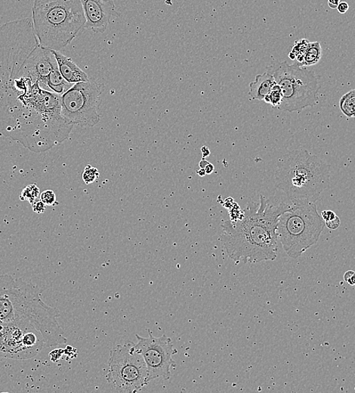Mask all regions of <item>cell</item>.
<instances>
[{"mask_svg": "<svg viewBox=\"0 0 355 393\" xmlns=\"http://www.w3.org/2000/svg\"><path fill=\"white\" fill-rule=\"evenodd\" d=\"M58 68L52 51L40 45L33 20L0 26V136L37 153L66 140L74 126L61 116V95L50 83Z\"/></svg>", "mask_w": 355, "mask_h": 393, "instance_id": "6da1fadb", "label": "cell"}, {"mask_svg": "<svg viewBox=\"0 0 355 393\" xmlns=\"http://www.w3.org/2000/svg\"><path fill=\"white\" fill-rule=\"evenodd\" d=\"M289 208L285 202L272 205L262 194L260 203L249 201L240 219L222 225L220 241L229 258L244 264L276 259L278 219Z\"/></svg>", "mask_w": 355, "mask_h": 393, "instance_id": "7a4b0ae2", "label": "cell"}, {"mask_svg": "<svg viewBox=\"0 0 355 393\" xmlns=\"http://www.w3.org/2000/svg\"><path fill=\"white\" fill-rule=\"evenodd\" d=\"M59 317V310L45 304L37 286L0 275V323L33 326L43 334L46 347L50 348L67 342Z\"/></svg>", "mask_w": 355, "mask_h": 393, "instance_id": "3957f363", "label": "cell"}, {"mask_svg": "<svg viewBox=\"0 0 355 393\" xmlns=\"http://www.w3.org/2000/svg\"><path fill=\"white\" fill-rule=\"evenodd\" d=\"M276 179L290 201L316 203L330 184V165L308 151L295 150L278 161Z\"/></svg>", "mask_w": 355, "mask_h": 393, "instance_id": "277c9868", "label": "cell"}, {"mask_svg": "<svg viewBox=\"0 0 355 393\" xmlns=\"http://www.w3.org/2000/svg\"><path fill=\"white\" fill-rule=\"evenodd\" d=\"M32 20L40 45L59 52L86 28L81 0H35Z\"/></svg>", "mask_w": 355, "mask_h": 393, "instance_id": "5b68a950", "label": "cell"}, {"mask_svg": "<svg viewBox=\"0 0 355 393\" xmlns=\"http://www.w3.org/2000/svg\"><path fill=\"white\" fill-rule=\"evenodd\" d=\"M326 226L316 203L292 202L278 219L277 234L288 257L296 259L318 243Z\"/></svg>", "mask_w": 355, "mask_h": 393, "instance_id": "8992f818", "label": "cell"}, {"mask_svg": "<svg viewBox=\"0 0 355 393\" xmlns=\"http://www.w3.org/2000/svg\"><path fill=\"white\" fill-rule=\"evenodd\" d=\"M268 69L280 88L283 100L278 109L285 112L300 111L318 103V78L313 71L296 63L274 62Z\"/></svg>", "mask_w": 355, "mask_h": 393, "instance_id": "52a82bcc", "label": "cell"}, {"mask_svg": "<svg viewBox=\"0 0 355 393\" xmlns=\"http://www.w3.org/2000/svg\"><path fill=\"white\" fill-rule=\"evenodd\" d=\"M148 372L142 356L128 341L113 348L108 362L106 380L116 392H140L149 383Z\"/></svg>", "mask_w": 355, "mask_h": 393, "instance_id": "ba28073f", "label": "cell"}, {"mask_svg": "<svg viewBox=\"0 0 355 393\" xmlns=\"http://www.w3.org/2000/svg\"><path fill=\"white\" fill-rule=\"evenodd\" d=\"M104 85L94 79L73 85L61 95V116L70 125L93 127L100 120Z\"/></svg>", "mask_w": 355, "mask_h": 393, "instance_id": "9c48e42d", "label": "cell"}, {"mask_svg": "<svg viewBox=\"0 0 355 393\" xmlns=\"http://www.w3.org/2000/svg\"><path fill=\"white\" fill-rule=\"evenodd\" d=\"M46 347L44 336L35 327L15 323H0V357L27 360Z\"/></svg>", "mask_w": 355, "mask_h": 393, "instance_id": "30bf717a", "label": "cell"}, {"mask_svg": "<svg viewBox=\"0 0 355 393\" xmlns=\"http://www.w3.org/2000/svg\"><path fill=\"white\" fill-rule=\"evenodd\" d=\"M149 338H142L135 334L138 342L134 348L142 356L148 372V381L162 378L167 381L171 378V369L175 367L173 356L178 351L173 346L171 338L163 335L155 338L150 330Z\"/></svg>", "mask_w": 355, "mask_h": 393, "instance_id": "8fae6325", "label": "cell"}, {"mask_svg": "<svg viewBox=\"0 0 355 393\" xmlns=\"http://www.w3.org/2000/svg\"><path fill=\"white\" fill-rule=\"evenodd\" d=\"M86 18V29L94 33H104L110 24L112 17L120 15L115 0H81Z\"/></svg>", "mask_w": 355, "mask_h": 393, "instance_id": "7c38bea8", "label": "cell"}, {"mask_svg": "<svg viewBox=\"0 0 355 393\" xmlns=\"http://www.w3.org/2000/svg\"><path fill=\"white\" fill-rule=\"evenodd\" d=\"M52 52L56 60H57L61 75L68 83L75 84L90 80L86 73L80 69L68 57L64 56L57 51H52Z\"/></svg>", "mask_w": 355, "mask_h": 393, "instance_id": "4fadbf2b", "label": "cell"}, {"mask_svg": "<svg viewBox=\"0 0 355 393\" xmlns=\"http://www.w3.org/2000/svg\"><path fill=\"white\" fill-rule=\"evenodd\" d=\"M276 84V80L267 68L262 75H258L255 81L249 84V95L252 100L263 101Z\"/></svg>", "mask_w": 355, "mask_h": 393, "instance_id": "5bb4252c", "label": "cell"}, {"mask_svg": "<svg viewBox=\"0 0 355 393\" xmlns=\"http://www.w3.org/2000/svg\"><path fill=\"white\" fill-rule=\"evenodd\" d=\"M322 55V48L319 42L310 44L307 53L305 55L304 61L300 67L305 68L312 66L318 64Z\"/></svg>", "mask_w": 355, "mask_h": 393, "instance_id": "9a60e30c", "label": "cell"}, {"mask_svg": "<svg viewBox=\"0 0 355 393\" xmlns=\"http://www.w3.org/2000/svg\"><path fill=\"white\" fill-rule=\"evenodd\" d=\"M340 107L346 117L355 118V89L342 96Z\"/></svg>", "mask_w": 355, "mask_h": 393, "instance_id": "2e32d148", "label": "cell"}, {"mask_svg": "<svg viewBox=\"0 0 355 393\" xmlns=\"http://www.w3.org/2000/svg\"><path fill=\"white\" fill-rule=\"evenodd\" d=\"M311 42L308 39H301L296 41L294 46H293L292 52L296 60V64L301 66L306 53H307L308 48L310 46Z\"/></svg>", "mask_w": 355, "mask_h": 393, "instance_id": "e0dca14e", "label": "cell"}, {"mask_svg": "<svg viewBox=\"0 0 355 393\" xmlns=\"http://www.w3.org/2000/svg\"><path fill=\"white\" fill-rule=\"evenodd\" d=\"M39 194V188L37 185H29L23 188L19 199L21 201H28L30 204H33L37 201Z\"/></svg>", "mask_w": 355, "mask_h": 393, "instance_id": "ac0fdd59", "label": "cell"}, {"mask_svg": "<svg viewBox=\"0 0 355 393\" xmlns=\"http://www.w3.org/2000/svg\"><path fill=\"white\" fill-rule=\"evenodd\" d=\"M282 100H283V95H282L280 88L276 84L271 89L270 93L265 97L263 101L272 105V107L278 109Z\"/></svg>", "mask_w": 355, "mask_h": 393, "instance_id": "d6986e66", "label": "cell"}, {"mask_svg": "<svg viewBox=\"0 0 355 393\" xmlns=\"http://www.w3.org/2000/svg\"><path fill=\"white\" fill-rule=\"evenodd\" d=\"M99 177V172L98 169L88 165L84 172L83 179L86 184H92L96 181Z\"/></svg>", "mask_w": 355, "mask_h": 393, "instance_id": "ffe728a7", "label": "cell"}, {"mask_svg": "<svg viewBox=\"0 0 355 393\" xmlns=\"http://www.w3.org/2000/svg\"><path fill=\"white\" fill-rule=\"evenodd\" d=\"M40 200H41L46 206H54L55 204H59L56 202V196L53 191L46 190L40 195Z\"/></svg>", "mask_w": 355, "mask_h": 393, "instance_id": "44dd1931", "label": "cell"}, {"mask_svg": "<svg viewBox=\"0 0 355 393\" xmlns=\"http://www.w3.org/2000/svg\"><path fill=\"white\" fill-rule=\"evenodd\" d=\"M31 205L34 212L37 214H44L46 211V205L41 200L36 201L33 204H31Z\"/></svg>", "mask_w": 355, "mask_h": 393, "instance_id": "7402d4cb", "label": "cell"}, {"mask_svg": "<svg viewBox=\"0 0 355 393\" xmlns=\"http://www.w3.org/2000/svg\"><path fill=\"white\" fill-rule=\"evenodd\" d=\"M64 355V349H55L50 354L51 361L58 363Z\"/></svg>", "mask_w": 355, "mask_h": 393, "instance_id": "603a6c76", "label": "cell"}, {"mask_svg": "<svg viewBox=\"0 0 355 393\" xmlns=\"http://www.w3.org/2000/svg\"><path fill=\"white\" fill-rule=\"evenodd\" d=\"M340 223H341L340 219L338 217H336L335 219L332 220L327 221V222H325L326 226L328 228L332 229V230H336V229L340 227Z\"/></svg>", "mask_w": 355, "mask_h": 393, "instance_id": "cb8c5ba5", "label": "cell"}, {"mask_svg": "<svg viewBox=\"0 0 355 393\" xmlns=\"http://www.w3.org/2000/svg\"><path fill=\"white\" fill-rule=\"evenodd\" d=\"M344 280L349 285H355V273L353 271L346 272L344 275Z\"/></svg>", "mask_w": 355, "mask_h": 393, "instance_id": "d4e9b609", "label": "cell"}, {"mask_svg": "<svg viewBox=\"0 0 355 393\" xmlns=\"http://www.w3.org/2000/svg\"><path fill=\"white\" fill-rule=\"evenodd\" d=\"M321 217L324 219L325 222H327V221L335 219L337 216L332 210H325L322 212Z\"/></svg>", "mask_w": 355, "mask_h": 393, "instance_id": "484cf974", "label": "cell"}, {"mask_svg": "<svg viewBox=\"0 0 355 393\" xmlns=\"http://www.w3.org/2000/svg\"><path fill=\"white\" fill-rule=\"evenodd\" d=\"M74 354H77V351L76 349L73 348L70 346H67L66 349H64V355H66L71 358H74L77 356L76 355H74Z\"/></svg>", "mask_w": 355, "mask_h": 393, "instance_id": "4316f807", "label": "cell"}, {"mask_svg": "<svg viewBox=\"0 0 355 393\" xmlns=\"http://www.w3.org/2000/svg\"><path fill=\"white\" fill-rule=\"evenodd\" d=\"M349 10V5L346 2H341L337 6V10L340 14H345Z\"/></svg>", "mask_w": 355, "mask_h": 393, "instance_id": "83f0119b", "label": "cell"}, {"mask_svg": "<svg viewBox=\"0 0 355 393\" xmlns=\"http://www.w3.org/2000/svg\"><path fill=\"white\" fill-rule=\"evenodd\" d=\"M327 2L330 9L336 10L338 4L341 3V0H327Z\"/></svg>", "mask_w": 355, "mask_h": 393, "instance_id": "f1b7e54d", "label": "cell"}, {"mask_svg": "<svg viewBox=\"0 0 355 393\" xmlns=\"http://www.w3.org/2000/svg\"><path fill=\"white\" fill-rule=\"evenodd\" d=\"M202 154H203V158H206L211 155V151L208 149V147L204 146L201 147Z\"/></svg>", "mask_w": 355, "mask_h": 393, "instance_id": "f546056e", "label": "cell"}, {"mask_svg": "<svg viewBox=\"0 0 355 393\" xmlns=\"http://www.w3.org/2000/svg\"><path fill=\"white\" fill-rule=\"evenodd\" d=\"M204 169L206 170L207 174L209 175L213 173L215 168L212 163H209V165Z\"/></svg>", "mask_w": 355, "mask_h": 393, "instance_id": "4dcf8cb0", "label": "cell"}, {"mask_svg": "<svg viewBox=\"0 0 355 393\" xmlns=\"http://www.w3.org/2000/svg\"><path fill=\"white\" fill-rule=\"evenodd\" d=\"M209 163L205 158L202 159L199 163L200 168H205L208 165Z\"/></svg>", "mask_w": 355, "mask_h": 393, "instance_id": "1f68e13d", "label": "cell"}, {"mask_svg": "<svg viewBox=\"0 0 355 393\" xmlns=\"http://www.w3.org/2000/svg\"><path fill=\"white\" fill-rule=\"evenodd\" d=\"M197 173L201 177H204L207 174L206 170L204 168H200V170L197 172Z\"/></svg>", "mask_w": 355, "mask_h": 393, "instance_id": "d6a6232c", "label": "cell"}]
</instances>
